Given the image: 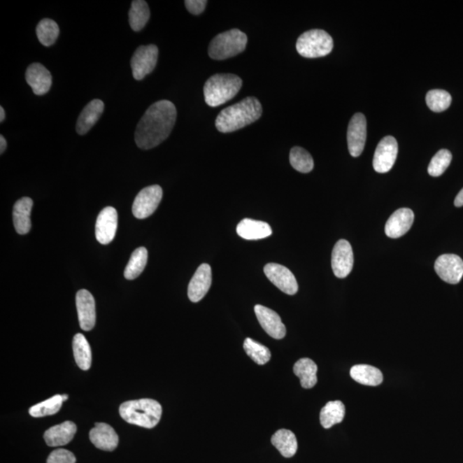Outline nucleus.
Returning a JSON list of instances; mask_svg holds the SVG:
<instances>
[{
    "instance_id": "0eeeda50",
    "label": "nucleus",
    "mask_w": 463,
    "mask_h": 463,
    "mask_svg": "<svg viewBox=\"0 0 463 463\" xmlns=\"http://www.w3.org/2000/svg\"><path fill=\"white\" fill-rule=\"evenodd\" d=\"M158 48L155 45H141L132 56L131 66L136 80H143L157 66Z\"/></svg>"
},
{
    "instance_id": "58836bf2",
    "label": "nucleus",
    "mask_w": 463,
    "mask_h": 463,
    "mask_svg": "<svg viewBox=\"0 0 463 463\" xmlns=\"http://www.w3.org/2000/svg\"><path fill=\"white\" fill-rule=\"evenodd\" d=\"M207 3L206 0H187L185 5L190 13L199 15L204 13Z\"/></svg>"
},
{
    "instance_id": "bb28decb",
    "label": "nucleus",
    "mask_w": 463,
    "mask_h": 463,
    "mask_svg": "<svg viewBox=\"0 0 463 463\" xmlns=\"http://www.w3.org/2000/svg\"><path fill=\"white\" fill-rule=\"evenodd\" d=\"M351 378L360 385L378 386L381 385L383 376L381 371L373 366L356 365L350 370Z\"/></svg>"
},
{
    "instance_id": "f3484780",
    "label": "nucleus",
    "mask_w": 463,
    "mask_h": 463,
    "mask_svg": "<svg viewBox=\"0 0 463 463\" xmlns=\"http://www.w3.org/2000/svg\"><path fill=\"white\" fill-rule=\"evenodd\" d=\"M211 283V267L207 264H201L189 283L188 297L190 301L197 303L203 299L210 290Z\"/></svg>"
},
{
    "instance_id": "39448f33",
    "label": "nucleus",
    "mask_w": 463,
    "mask_h": 463,
    "mask_svg": "<svg viewBox=\"0 0 463 463\" xmlns=\"http://www.w3.org/2000/svg\"><path fill=\"white\" fill-rule=\"evenodd\" d=\"M248 36L240 29H234L219 34L210 43L208 56L215 60L232 58L244 52Z\"/></svg>"
},
{
    "instance_id": "aec40b11",
    "label": "nucleus",
    "mask_w": 463,
    "mask_h": 463,
    "mask_svg": "<svg viewBox=\"0 0 463 463\" xmlns=\"http://www.w3.org/2000/svg\"><path fill=\"white\" fill-rule=\"evenodd\" d=\"M90 439L91 443L101 450L113 451L119 445V436L112 427L105 423H97L90 432Z\"/></svg>"
},
{
    "instance_id": "c756f323",
    "label": "nucleus",
    "mask_w": 463,
    "mask_h": 463,
    "mask_svg": "<svg viewBox=\"0 0 463 463\" xmlns=\"http://www.w3.org/2000/svg\"><path fill=\"white\" fill-rule=\"evenodd\" d=\"M150 11L149 6L143 0L132 1L130 11H129V22L134 31H140L150 20Z\"/></svg>"
},
{
    "instance_id": "a878e982",
    "label": "nucleus",
    "mask_w": 463,
    "mask_h": 463,
    "mask_svg": "<svg viewBox=\"0 0 463 463\" xmlns=\"http://www.w3.org/2000/svg\"><path fill=\"white\" fill-rule=\"evenodd\" d=\"M317 371L316 363L308 358L298 360L294 366V373L301 379V385L304 389H312L317 385Z\"/></svg>"
},
{
    "instance_id": "2f4dec72",
    "label": "nucleus",
    "mask_w": 463,
    "mask_h": 463,
    "mask_svg": "<svg viewBox=\"0 0 463 463\" xmlns=\"http://www.w3.org/2000/svg\"><path fill=\"white\" fill-rule=\"evenodd\" d=\"M36 35L40 43L45 47L54 45L59 36V25L52 19L45 18L38 24Z\"/></svg>"
},
{
    "instance_id": "7c9ffc66",
    "label": "nucleus",
    "mask_w": 463,
    "mask_h": 463,
    "mask_svg": "<svg viewBox=\"0 0 463 463\" xmlns=\"http://www.w3.org/2000/svg\"><path fill=\"white\" fill-rule=\"evenodd\" d=\"M148 262V250L139 248L132 252L130 261L125 267L124 276L127 280H134L142 274Z\"/></svg>"
},
{
    "instance_id": "4468645a",
    "label": "nucleus",
    "mask_w": 463,
    "mask_h": 463,
    "mask_svg": "<svg viewBox=\"0 0 463 463\" xmlns=\"http://www.w3.org/2000/svg\"><path fill=\"white\" fill-rule=\"evenodd\" d=\"M255 314L262 328L272 339L280 340L286 336V326L283 325L282 320L275 311L261 305L254 307Z\"/></svg>"
},
{
    "instance_id": "5701e85b",
    "label": "nucleus",
    "mask_w": 463,
    "mask_h": 463,
    "mask_svg": "<svg viewBox=\"0 0 463 463\" xmlns=\"http://www.w3.org/2000/svg\"><path fill=\"white\" fill-rule=\"evenodd\" d=\"M104 111V101L94 99L83 108L77 122V131L79 135L88 134L100 119Z\"/></svg>"
},
{
    "instance_id": "2eb2a0df",
    "label": "nucleus",
    "mask_w": 463,
    "mask_h": 463,
    "mask_svg": "<svg viewBox=\"0 0 463 463\" xmlns=\"http://www.w3.org/2000/svg\"><path fill=\"white\" fill-rule=\"evenodd\" d=\"M78 320L81 328L85 332H90L96 325V302L93 295L88 290H82L76 296Z\"/></svg>"
},
{
    "instance_id": "f704fd0d",
    "label": "nucleus",
    "mask_w": 463,
    "mask_h": 463,
    "mask_svg": "<svg viewBox=\"0 0 463 463\" xmlns=\"http://www.w3.org/2000/svg\"><path fill=\"white\" fill-rule=\"evenodd\" d=\"M244 349L246 354L257 365H265L271 359V352L269 349L252 339L245 340Z\"/></svg>"
},
{
    "instance_id": "b1692460",
    "label": "nucleus",
    "mask_w": 463,
    "mask_h": 463,
    "mask_svg": "<svg viewBox=\"0 0 463 463\" xmlns=\"http://www.w3.org/2000/svg\"><path fill=\"white\" fill-rule=\"evenodd\" d=\"M237 234L245 240L257 241L271 236L272 229L267 222L244 219L238 224Z\"/></svg>"
},
{
    "instance_id": "a19ab883",
    "label": "nucleus",
    "mask_w": 463,
    "mask_h": 463,
    "mask_svg": "<svg viewBox=\"0 0 463 463\" xmlns=\"http://www.w3.org/2000/svg\"><path fill=\"white\" fill-rule=\"evenodd\" d=\"M7 148V143L3 136H0V153L3 154L6 151Z\"/></svg>"
},
{
    "instance_id": "6e6552de",
    "label": "nucleus",
    "mask_w": 463,
    "mask_h": 463,
    "mask_svg": "<svg viewBox=\"0 0 463 463\" xmlns=\"http://www.w3.org/2000/svg\"><path fill=\"white\" fill-rule=\"evenodd\" d=\"M163 192L160 185H150L141 190L132 205V213L136 218L145 219L154 213L162 199Z\"/></svg>"
},
{
    "instance_id": "37998d69",
    "label": "nucleus",
    "mask_w": 463,
    "mask_h": 463,
    "mask_svg": "<svg viewBox=\"0 0 463 463\" xmlns=\"http://www.w3.org/2000/svg\"><path fill=\"white\" fill-rule=\"evenodd\" d=\"M62 398H63V401H66V400L68 399V396H67V394H63Z\"/></svg>"
},
{
    "instance_id": "ea45409f",
    "label": "nucleus",
    "mask_w": 463,
    "mask_h": 463,
    "mask_svg": "<svg viewBox=\"0 0 463 463\" xmlns=\"http://www.w3.org/2000/svg\"><path fill=\"white\" fill-rule=\"evenodd\" d=\"M454 204L455 207L463 206V188L461 190V192L458 193L457 197H455Z\"/></svg>"
},
{
    "instance_id": "f8f14e48",
    "label": "nucleus",
    "mask_w": 463,
    "mask_h": 463,
    "mask_svg": "<svg viewBox=\"0 0 463 463\" xmlns=\"http://www.w3.org/2000/svg\"><path fill=\"white\" fill-rule=\"evenodd\" d=\"M434 269L436 274L443 282L457 284L463 276V261L455 254H443L435 262Z\"/></svg>"
},
{
    "instance_id": "e433bc0d",
    "label": "nucleus",
    "mask_w": 463,
    "mask_h": 463,
    "mask_svg": "<svg viewBox=\"0 0 463 463\" xmlns=\"http://www.w3.org/2000/svg\"><path fill=\"white\" fill-rule=\"evenodd\" d=\"M453 161V154L450 150H441L432 159L428 166V173L432 177L441 176Z\"/></svg>"
},
{
    "instance_id": "393cba45",
    "label": "nucleus",
    "mask_w": 463,
    "mask_h": 463,
    "mask_svg": "<svg viewBox=\"0 0 463 463\" xmlns=\"http://www.w3.org/2000/svg\"><path fill=\"white\" fill-rule=\"evenodd\" d=\"M271 443L284 457H293L297 453V439L293 432L286 430V429L277 431L272 436Z\"/></svg>"
},
{
    "instance_id": "7ed1b4c3",
    "label": "nucleus",
    "mask_w": 463,
    "mask_h": 463,
    "mask_svg": "<svg viewBox=\"0 0 463 463\" xmlns=\"http://www.w3.org/2000/svg\"><path fill=\"white\" fill-rule=\"evenodd\" d=\"M120 415L129 424L151 429L161 420L162 408L157 401L143 398L124 402L120 405Z\"/></svg>"
},
{
    "instance_id": "9d476101",
    "label": "nucleus",
    "mask_w": 463,
    "mask_h": 463,
    "mask_svg": "<svg viewBox=\"0 0 463 463\" xmlns=\"http://www.w3.org/2000/svg\"><path fill=\"white\" fill-rule=\"evenodd\" d=\"M264 271L268 279L283 293L288 295H294L297 293L299 290L297 280L293 273L287 267L271 263L265 265Z\"/></svg>"
},
{
    "instance_id": "423d86ee",
    "label": "nucleus",
    "mask_w": 463,
    "mask_h": 463,
    "mask_svg": "<svg viewBox=\"0 0 463 463\" xmlns=\"http://www.w3.org/2000/svg\"><path fill=\"white\" fill-rule=\"evenodd\" d=\"M332 37L322 29H312L298 38L296 49L302 57L308 59L320 58L332 52Z\"/></svg>"
},
{
    "instance_id": "412c9836",
    "label": "nucleus",
    "mask_w": 463,
    "mask_h": 463,
    "mask_svg": "<svg viewBox=\"0 0 463 463\" xmlns=\"http://www.w3.org/2000/svg\"><path fill=\"white\" fill-rule=\"evenodd\" d=\"M76 432H77V426L71 421H66L45 431L44 439L48 446H64L73 439Z\"/></svg>"
},
{
    "instance_id": "20e7f679",
    "label": "nucleus",
    "mask_w": 463,
    "mask_h": 463,
    "mask_svg": "<svg viewBox=\"0 0 463 463\" xmlns=\"http://www.w3.org/2000/svg\"><path fill=\"white\" fill-rule=\"evenodd\" d=\"M241 87L242 79L236 75H213L208 79L204 87L205 102L210 107H219L236 97Z\"/></svg>"
},
{
    "instance_id": "c9c22d12",
    "label": "nucleus",
    "mask_w": 463,
    "mask_h": 463,
    "mask_svg": "<svg viewBox=\"0 0 463 463\" xmlns=\"http://www.w3.org/2000/svg\"><path fill=\"white\" fill-rule=\"evenodd\" d=\"M426 101L432 112L441 113L449 108L453 97L446 90H432L428 91Z\"/></svg>"
},
{
    "instance_id": "dca6fc26",
    "label": "nucleus",
    "mask_w": 463,
    "mask_h": 463,
    "mask_svg": "<svg viewBox=\"0 0 463 463\" xmlns=\"http://www.w3.org/2000/svg\"><path fill=\"white\" fill-rule=\"evenodd\" d=\"M117 213L115 208L107 207L99 214L96 223V237L101 245H108L115 237Z\"/></svg>"
},
{
    "instance_id": "f257e3e1",
    "label": "nucleus",
    "mask_w": 463,
    "mask_h": 463,
    "mask_svg": "<svg viewBox=\"0 0 463 463\" xmlns=\"http://www.w3.org/2000/svg\"><path fill=\"white\" fill-rule=\"evenodd\" d=\"M176 117L177 110L173 102L162 100L152 104L136 127V145L142 150H150L165 141L176 124Z\"/></svg>"
},
{
    "instance_id": "a211bd4d",
    "label": "nucleus",
    "mask_w": 463,
    "mask_h": 463,
    "mask_svg": "<svg viewBox=\"0 0 463 463\" xmlns=\"http://www.w3.org/2000/svg\"><path fill=\"white\" fill-rule=\"evenodd\" d=\"M415 215L410 208H399L390 215L385 225L387 236L397 238L407 234L413 225Z\"/></svg>"
},
{
    "instance_id": "9b49d317",
    "label": "nucleus",
    "mask_w": 463,
    "mask_h": 463,
    "mask_svg": "<svg viewBox=\"0 0 463 463\" xmlns=\"http://www.w3.org/2000/svg\"><path fill=\"white\" fill-rule=\"evenodd\" d=\"M366 141V120L363 113L352 117L348 128V145L352 157L362 155Z\"/></svg>"
},
{
    "instance_id": "4c0bfd02",
    "label": "nucleus",
    "mask_w": 463,
    "mask_h": 463,
    "mask_svg": "<svg viewBox=\"0 0 463 463\" xmlns=\"http://www.w3.org/2000/svg\"><path fill=\"white\" fill-rule=\"evenodd\" d=\"M47 463H76V457L71 451L59 449L49 455Z\"/></svg>"
},
{
    "instance_id": "4be33fe9",
    "label": "nucleus",
    "mask_w": 463,
    "mask_h": 463,
    "mask_svg": "<svg viewBox=\"0 0 463 463\" xmlns=\"http://www.w3.org/2000/svg\"><path fill=\"white\" fill-rule=\"evenodd\" d=\"M33 207V200L29 197H22L17 201L13 207V223L15 229L19 234H28L31 229L30 215Z\"/></svg>"
},
{
    "instance_id": "72a5a7b5",
    "label": "nucleus",
    "mask_w": 463,
    "mask_h": 463,
    "mask_svg": "<svg viewBox=\"0 0 463 463\" xmlns=\"http://www.w3.org/2000/svg\"><path fill=\"white\" fill-rule=\"evenodd\" d=\"M62 396H56L49 398L48 400L40 402L29 409V415L34 418L55 415L62 408L63 404Z\"/></svg>"
},
{
    "instance_id": "6ab92c4d",
    "label": "nucleus",
    "mask_w": 463,
    "mask_h": 463,
    "mask_svg": "<svg viewBox=\"0 0 463 463\" xmlns=\"http://www.w3.org/2000/svg\"><path fill=\"white\" fill-rule=\"evenodd\" d=\"M26 81L36 96H43L52 86V75L47 68L39 63L30 64L26 71Z\"/></svg>"
},
{
    "instance_id": "473e14b6",
    "label": "nucleus",
    "mask_w": 463,
    "mask_h": 463,
    "mask_svg": "<svg viewBox=\"0 0 463 463\" xmlns=\"http://www.w3.org/2000/svg\"><path fill=\"white\" fill-rule=\"evenodd\" d=\"M290 161L291 166L302 173H310L314 168L312 155L301 147H294L291 150Z\"/></svg>"
},
{
    "instance_id": "c85d7f7f",
    "label": "nucleus",
    "mask_w": 463,
    "mask_h": 463,
    "mask_svg": "<svg viewBox=\"0 0 463 463\" xmlns=\"http://www.w3.org/2000/svg\"><path fill=\"white\" fill-rule=\"evenodd\" d=\"M73 352L76 363L83 371H88L92 363V352L88 341L83 334H77L73 339Z\"/></svg>"
},
{
    "instance_id": "1a4fd4ad",
    "label": "nucleus",
    "mask_w": 463,
    "mask_h": 463,
    "mask_svg": "<svg viewBox=\"0 0 463 463\" xmlns=\"http://www.w3.org/2000/svg\"><path fill=\"white\" fill-rule=\"evenodd\" d=\"M398 154V143L396 138L387 136L379 142L373 157V168L376 172H389L396 162Z\"/></svg>"
},
{
    "instance_id": "ddd939ff",
    "label": "nucleus",
    "mask_w": 463,
    "mask_h": 463,
    "mask_svg": "<svg viewBox=\"0 0 463 463\" xmlns=\"http://www.w3.org/2000/svg\"><path fill=\"white\" fill-rule=\"evenodd\" d=\"M332 266L334 274L343 279L350 274L354 267V252L350 243L346 240H340L334 246Z\"/></svg>"
},
{
    "instance_id": "79ce46f5",
    "label": "nucleus",
    "mask_w": 463,
    "mask_h": 463,
    "mask_svg": "<svg viewBox=\"0 0 463 463\" xmlns=\"http://www.w3.org/2000/svg\"><path fill=\"white\" fill-rule=\"evenodd\" d=\"M6 112L3 110V107L0 108V122H3L5 120Z\"/></svg>"
},
{
    "instance_id": "f03ea898",
    "label": "nucleus",
    "mask_w": 463,
    "mask_h": 463,
    "mask_svg": "<svg viewBox=\"0 0 463 463\" xmlns=\"http://www.w3.org/2000/svg\"><path fill=\"white\" fill-rule=\"evenodd\" d=\"M263 113L260 101L255 97L243 99L238 104L223 109L215 120L216 129L229 134L255 122Z\"/></svg>"
},
{
    "instance_id": "cd10ccee",
    "label": "nucleus",
    "mask_w": 463,
    "mask_h": 463,
    "mask_svg": "<svg viewBox=\"0 0 463 463\" xmlns=\"http://www.w3.org/2000/svg\"><path fill=\"white\" fill-rule=\"evenodd\" d=\"M345 416V406L341 401H329L320 412V422L322 427L329 429L343 422Z\"/></svg>"
}]
</instances>
